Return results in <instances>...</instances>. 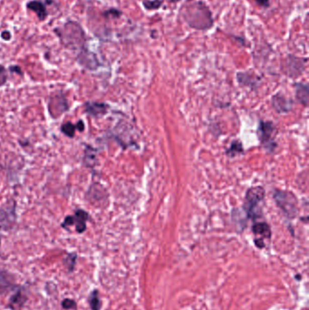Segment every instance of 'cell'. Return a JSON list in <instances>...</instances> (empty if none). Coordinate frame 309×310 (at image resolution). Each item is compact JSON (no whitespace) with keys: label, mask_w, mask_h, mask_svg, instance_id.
<instances>
[{"label":"cell","mask_w":309,"mask_h":310,"mask_svg":"<svg viewBox=\"0 0 309 310\" xmlns=\"http://www.w3.org/2000/svg\"><path fill=\"white\" fill-rule=\"evenodd\" d=\"M78 62L80 63L81 65H83L86 68L90 69V70H95L100 65L96 55L88 50L87 48L81 51L78 54Z\"/></svg>","instance_id":"8fae6325"},{"label":"cell","mask_w":309,"mask_h":310,"mask_svg":"<svg viewBox=\"0 0 309 310\" xmlns=\"http://www.w3.org/2000/svg\"><path fill=\"white\" fill-rule=\"evenodd\" d=\"M273 196L277 206L288 219H294L298 213V201L293 192L275 190Z\"/></svg>","instance_id":"3957f363"},{"label":"cell","mask_w":309,"mask_h":310,"mask_svg":"<svg viewBox=\"0 0 309 310\" xmlns=\"http://www.w3.org/2000/svg\"><path fill=\"white\" fill-rule=\"evenodd\" d=\"M243 152V148H242V143L241 141H234L231 143V145L229 147V149L227 150V153L230 157H234L239 153Z\"/></svg>","instance_id":"44dd1931"},{"label":"cell","mask_w":309,"mask_h":310,"mask_svg":"<svg viewBox=\"0 0 309 310\" xmlns=\"http://www.w3.org/2000/svg\"><path fill=\"white\" fill-rule=\"evenodd\" d=\"M255 2L262 9H268L270 7V0H255Z\"/></svg>","instance_id":"484cf974"},{"label":"cell","mask_w":309,"mask_h":310,"mask_svg":"<svg viewBox=\"0 0 309 310\" xmlns=\"http://www.w3.org/2000/svg\"><path fill=\"white\" fill-rule=\"evenodd\" d=\"M68 109V104L66 98L63 96H54L51 98L49 103V111L53 117H57Z\"/></svg>","instance_id":"9c48e42d"},{"label":"cell","mask_w":309,"mask_h":310,"mask_svg":"<svg viewBox=\"0 0 309 310\" xmlns=\"http://www.w3.org/2000/svg\"><path fill=\"white\" fill-rule=\"evenodd\" d=\"M18 285L15 283L14 275L6 270L0 271V295H3L8 291L14 290Z\"/></svg>","instance_id":"7c38bea8"},{"label":"cell","mask_w":309,"mask_h":310,"mask_svg":"<svg viewBox=\"0 0 309 310\" xmlns=\"http://www.w3.org/2000/svg\"><path fill=\"white\" fill-rule=\"evenodd\" d=\"M0 245H1V240H0Z\"/></svg>","instance_id":"1f68e13d"},{"label":"cell","mask_w":309,"mask_h":310,"mask_svg":"<svg viewBox=\"0 0 309 310\" xmlns=\"http://www.w3.org/2000/svg\"><path fill=\"white\" fill-rule=\"evenodd\" d=\"M1 37L6 40V41H9L11 39V33L10 31H8V30H5V31H3V32L1 33Z\"/></svg>","instance_id":"4316f807"},{"label":"cell","mask_w":309,"mask_h":310,"mask_svg":"<svg viewBox=\"0 0 309 310\" xmlns=\"http://www.w3.org/2000/svg\"><path fill=\"white\" fill-rule=\"evenodd\" d=\"M275 132L276 128L271 122L260 121L258 128V137L260 142L265 146V148L269 149L271 151L275 149L274 144Z\"/></svg>","instance_id":"5b68a950"},{"label":"cell","mask_w":309,"mask_h":310,"mask_svg":"<svg viewBox=\"0 0 309 310\" xmlns=\"http://www.w3.org/2000/svg\"><path fill=\"white\" fill-rule=\"evenodd\" d=\"M103 16L105 18H114V19H118L121 16H122V12L120 10H116V9H110V10H106L104 13Z\"/></svg>","instance_id":"cb8c5ba5"},{"label":"cell","mask_w":309,"mask_h":310,"mask_svg":"<svg viewBox=\"0 0 309 310\" xmlns=\"http://www.w3.org/2000/svg\"><path fill=\"white\" fill-rule=\"evenodd\" d=\"M54 32L59 37L63 46L70 50L80 53L87 48V35L82 26L76 21L69 20L63 27L55 28Z\"/></svg>","instance_id":"7a4b0ae2"},{"label":"cell","mask_w":309,"mask_h":310,"mask_svg":"<svg viewBox=\"0 0 309 310\" xmlns=\"http://www.w3.org/2000/svg\"><path fill=\"white\" fill-rule=\"evenodd\" d=\"M10 70H11L12 72H16V71H19V73H20V74H22V72H21V69H20V67H19V66H11V67H10Z\"/></svg>","instance_id":"f1b7e54d"},{"label":"cell","mask_w":309,"mask_h":310,"mask_svg":"<svg viewBox=\"0 0 309 310\" xmlns=\"http://www.w3.org/2000/svg\"><path fill=\"white\" fill-rule=\"evenodd\" d=\"M306 60V58L303 59L295 55H288L286 58V69L288 74L290 76H298L300 73H303Z\"/></svg>","instance_id":"ba28073f"},{"label":"cell","mask_w":309,"mask_h":310,"mask_svg":"<svg viewBox=\"0 0 309 310\" xmlns=\"http://www.w3.org/2000/svg\"><path fill=\"white\" fill-rule=\"evenodd\" d=\"M76 260H78V254L75 252H71L68 253L66 257L63 260L65 269H67L69 273L73 272V270L75 269V265H76Z\"/></svg>","instance_id":"d6986e66"},{"label":"cell","mask_w":309,"mask_h":310,"mask_svg":"<svg viewBox=\"0 0 309 310\" xmlns=\"http://www.w3.org/2000/svg\"><path fill=\"white\" fill-rule=\"evenodd\" d=\"M188 1H190V2H191V1H192V0H188Z\"/></svg>","instance_id":"4dcf8cb0"},{"label":"cell","mask_w":309,"mask_h":310,"mask_svg":"<svg viewBox=\"0 0 309 310\" xmlns=\"http://www.w3.org/2000/svg\"><path fill=\"white\" fill-rule=\"evenodd\" d=\"M61 305L65 310H76L78 308L76 302L71 298H64V300L62 301Z\"/></svg>","instance_id":"603a6c76"},{"label":"cell","mask_w":309,"mask_h":310,"mask_svg":"<svg viewBox=\"0 0 309 310\" xmlns=\"http://www.w3.org/2000/svg\"><path fill=\"white\" fill-rule=\"evenodd\" d=\"M86 112L94 117L102 116L107 113L109 106L102 103H87L85 105Z\"/></svg>","instance_id":"9a60e30c"},{"label":"cell","mask_w":309,"mask_h":310,"mask_svg":"<svg viewBox=\"0 0 309 310\" xmlns=\"http://www.w3.org/2000/svg\"><path fill=\"white\" fill-rule=\"evenodd\" d=\"M163 0H143L142 6L146 10L152 11V10H159L163 6Z\"/></svg>","instance_id":"ffe728a7"},{"label":"cell","mask_w":309,"mask_h":310,"mask_svg":"<svg viewBox=\"0 0 309 310\" xmlns=\"http://www.w3.org/2000/svg\"><path fill=\"white\" fill-rule=\"evenodd\" d=\"M15 219V204L4 205L0 209V228H9L14 223Z\"/></svg>","instance_id":"30bf717a"},{"label":"cell","mask_w":309,"mask_h":310,"mask_svg":"<svg viewBox=\"0 0 309 310\" xmlns=\"http://www.w3.org/2000/svg\"><path fill=\"white\" fill-rule=\"evenodd\" d=\"M295 95L297 100L304 106L308 105L309 88L306 84H295Z\"/></svg>","instance_id":"2e32d148"},{"label":"cell","mask_w":309,"mask_h":310,"mask_svg":"<svg viewBox=\"0 0 309 310\" xmlns=\"http://www.w3.org/2000/svg\"><path fill=\"white\" fill-rule=\"evenodd\" d=\"M75 128L78 129L79 132H83L85 130V123L83 121H78V124L75 125Z\"/></svg>","instance_id":"83f0119b"},{"label":"cell","mask_w":309,"mask_h":310,"mask_svg":"<svg viewBox=\"0 0 309 310\" xmlns=\"http://www.w3.org/2000/svg\"><path fill=\"white\" fill-rule=\"evenodd\" d=\"M170 2H172V3H177L179 1H181V0H169Z\"/></svg>","instance_id":"f546056e"},{"label":"cell","mask_w":309,"mask_h":310,"mask_svg":"<svg viewBox=\"0 0 309 310\" xmlns=\"http://www.w3.org/2000/svg\"><path fill=\"white\" fill-rule=\"evenodd\" d=\"M272 105L278 113H286L291 109L292 102L282 94H277L272 97Z\"/></svg>","instance_id":"5bb4252c"},{"label":"cell","mask_w":309,"mask_h":310,"mask_svg":"<svg viewBox=\"0 0 309 310\" xmlns=\"http://www.w3.org/2000/svg\"><path fill=\"white\" fill-rule=\"evenodd\" d=\"M265 198V190L261 186H254L248 190L246 193L243 210L250 219L259 217V206Z\"/></svg>","instance_id":"277c9868"},{"label":"cell","mask_w":309,"mask_h":310,"mask_svg":"<svg viewBox=\"0 0 309 310\" xmlns=\"http://www.w3.org/2000/svg\"><path fill=\"white\" fill-rule=\"evenodd\" d=\"M75 130H76L75 125L73 124L72 123H70V122H67V123H64V124L62 125V127H61V131L64 132V134H65L66 136L68 137L74 136V132H75Z\"/></svg>","instance_id":"7402d4cb"},{"label":"cell","mask_w":309,"mask_h":310,"mask_svg":"<svg viewBox=\"0 0 309 310\" xmlns=\"http://www.w3.org/2000/svg\"><path fill=\"white\" fill-rule=\"evenodd\" d=\"M28 299V295L26 294L24 287L18 286L13 290V294L10 296L7 306L11 310H21Z\"/></svg>","instance_id":"52a82bcc"},{"label":"cell","mask_w":309,"mask_h":310,"mask_svg":"<svg viewBox=\"0 0 309 310\" xmlns=\"http://www.w3.org/2000/svg\"><path fill=\"white\" fill-rule=\"evenodd\" d=\"M88 303L92 310H101L102 308V301L99 297V292L95 289L90 293L88 296Z\"/></svg>","instance_id":"ac0fdd59"},{"label":"cell","mask_w":309,"mask_h":310,"mask_svg":"<svg viewBox=\"0 0 309 310\" xmlns=\"http://www.w3.org/2000/svg\"><path fill=\"white\" fill-rule=\"evenodd\" d=\"M180 14L184 22L192 29L207 31L213 28L212 12L202 1H193L184 4L180 10Z\"/></svg>","instance_id":"6da1fadb"},{"label":"cell","mask_w":309,"mask_h":310,"mask_svg":"<svg viewBox=\"0 0 309 310\" xmlns=\"http://www.w3.org/2000/svg\"><path fill=\"white\" fill-rule=\"evenodd\" d=\"M8 81V72L4 65L0 64V87L4 86Z\"/></svg>","instance_id":"d4e9b609"},{"label":"cell","mask_w":309,"mask_h":310,"mask_svg":"<svg viewBox=\"0 0 309 310\" xmlns=\"http://www.w3.org/2000/svg\"><path fill=\"white\" fill-rule=\"evenodd\" d=\"M89 219V214L84 210H78L74 215L67 216L62 223L63 228L75 226L76 232L83 233L87 230V221Z\"/></svg>","instance_id":"8992f818"},{"label":"cell","mask_w":309,"mask_h":310,"mask_svg":"<svg viewBox=\"0 0 309 310\" xmlns=\"http://www.w3.org/2000/svg\"><path fill=\"white\" fill-rule=\"evenodd\" d=\"M28 10L35 12L40 21H45L48 17V12L46 7L43 2L39 0H31L27 4Z\"/></svg>","instance_id":"4fadbf2b"},{"label":"cell","mask_w":309,"mask_h":310,"mask_svg":"<svg viewBox=\"0 0 309 310\" xmlns=\"http://www.w3.org/2000/svg\"><path fill=\"white\" fill-rule=\"evenodd\" d=\"M252 231L256 236H260V237L266 238V239H270L271 237V230H270L268 224L266 222L255 223L252 227Z\"/></svg>","instance_id":"e0dca14e"}]
</instances>
